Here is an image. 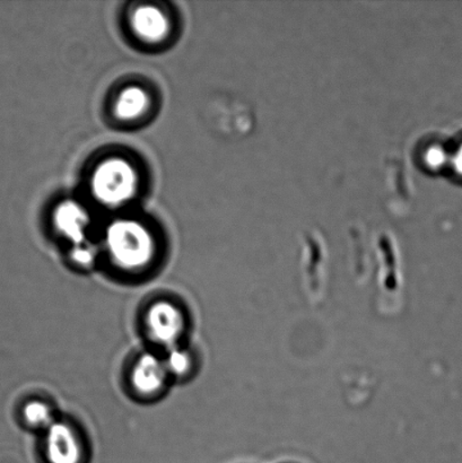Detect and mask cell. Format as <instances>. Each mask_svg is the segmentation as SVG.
Here are the masks:
<instances>
[{
  "label": "cell",
  "mask_w": 462,
  "mask_h": 463,
  "mask_svg": "<svg viewBox=\"0 0 462 463\" xmlns=\"http://www.w3.org/2000/svg\"><path fill=\"white\" fill-rule=\"evenodd\" d=\"M56 224L61 233L74 241L76 245L83 244L88 216L79 205L74 203H62L56 213Z\"/></svg>",
  "instance_id": "cell-6"
},
{
  "label": "cell",
  "mask_w": 462,
  "mask_h": 463,
  "mask_svg": "<svg viewBox=\"0 0 462 463\" xmlns=\"http://www.w3.org/2000/svg\"><path fill=\"white\" fill-rule=\"evenodd\" d=\"M23 419L27 425L34 429L48 430L54 423L52 410L41 402L26 403L23 410Z\"/></svg>",
  "instance_id": "cell-9"
},
{
  "label": "cell",
  "mask_w": 462,
  "mask_h": 463,
  "mask_svg": "<svg viewBox=\"0 0 462 463\" xmlns=\"http://www.w3.org/2000/svg\"><path fill=\"white\" fill-rule=\"evenodd\" d=\"M167 373L174 376H183L192 367V358L189 353L179 347L169 348L165 360Z\"/></svg>",
  "instance_id": "cell-10"
},
{
  "label": "cell",
  "mask_w": 462,
  "mask_h": 463,
  "mask_svg": "<svg viewBox=\"0 0 462 463\" xmlns=\"http://www.w3.org/2000/svg\"><path fill=\"white\" fill-rule=\"evenodd\" d=\"M72 258L76 262L80 263V265L89 266L90 263L93 262L94 254L92 250L88 247H85L84 244L77 245L72 251Z\"/></svg>",
  "instance_id": "cell-11"
},
{
  "label": "cell",
  "mask_w": 462,
  "mask_h": 463,
  "mask_svg": "<svg viewBox=\"0 0 462 463\" xmlns=\"http://www.w3.org/2000/svg\"><path fill=\"white\" fill-rule=\"evenodd\" d=\"M45 451L50 463H80L81 449L74 430L65 423H54L45 435Z\"/></svg>",
  "instance_id": "cell-4"
},
{
  "label": "cell",
  "mask_w": 462,
  "mask_h": 463,
  "mask_svg": "<svg viewBox=\"0 0 462 463\" xmlns=\"http://www.w3.org/2000/svg\"><path fill=\"white\" fill-rule=\"evenodd\" d=\"M136 176L133 167L122 160L103 163L93 176L95 196L108 205H118L134 194Z\"/></svg>",
  "instance_id": "cell-2"
},
{
  "label": "cell",
  "mask_w": 462,
  "mask_h": 463,
  "mask_svg": "<svg viewBox=\"0 0 462 463\" xmlns=\"http://www.w3.org/2000/svg\"><path fill=\"white\" fill-rule=\"evenodd\" d=\"M133 25L140 38L151 43L165 38L167 32V21L158 9L145 6L136 11L133 18Z\"/></svg>",
  "instance_id": "cell-7"
},
{
  "label": "cell",
  "mask_w": 462,
  "mask_h": 463,
  "mask_svg": "<svg viewBox=\"0 0 462 463\" xmlns=\"http://www.w3.org/2000/svg\"><path fill=\"white\" fill-rule=\"evenodd\" d=\"M454 162L455 174L458 176V179L462 181V139L456 148Z\"/></svg>",
  "instance_id": "cell-12"
},
{
  "label": "cell",
  "mask_w": 462,
  "mask_h": 463,
  "mask_svg": "<svg viewBox=\"0 0 462 463\" xmlns=\"http://www.w3.org/2000/svg\"><path fill=\"white\" fill-rule=\"evenodd\" d=\"M146 326L154 342L172 348L184 333V319L174 304L157 302L147 311Z\"/></svg>",
  "instance_id": "cell-3"
},
{
  "label": "cell",
  "mask_w": 462,
  "mask_h": 463,
  "mask_svg": "<svg viewBox=\"0 0 462 463\" xmlns=\"http://www.w3.org/2000/svg\"><path fill=\"white\" fill-rule=\"evenodd\" d=\"M148 103L147 95L142 90L130 88L120 95L117 113L121 119H134L142 115Z\"/></svg>",
  "instance_id": "cell-8"
},
{
  "label": "cell",
  "mask_w": 462,
  "mask_h": 463,
  "mask_svg": "<svg viewBox=\"0 0 462 463\" xmlns=\"http://www.w3.org/2000/svg\"><path fill=\"white\" fill-rule=\"evenodd\" d=\"M169 373L165 361L153 354H145L136 363L131 381L136 392L143 396H152L165 387Z\"/></svg>",
  "instance_id": "cell-5"
},
{
  "label": "cell",
  "mask_w": 462,
  "mask_h": 463,
  "mask_svg": "<svg viewBox=\"0 0 462 463\" xmlns=\"http://www.w3.org/2000/svg\"><path fill=\"white\" fill-rule=\"evenodd\" d=\"M107 244L113 260L125 269H142L152 260V236L136 222L121 221L113 224L108 231Z\"/></svg>",
  "instance_id": "cell-1"
}]
</instances>
